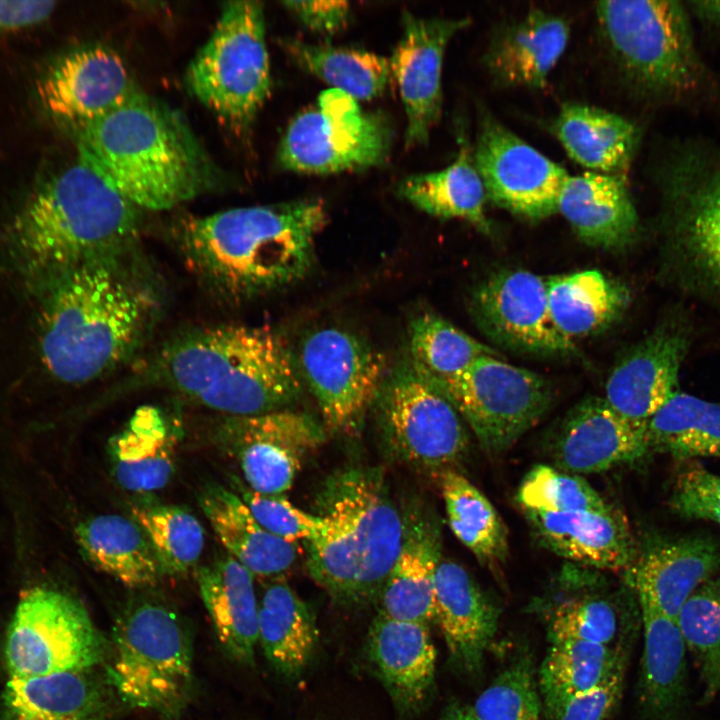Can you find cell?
Returning <instances> with one entry per match:
<instances>
[{"label":"cell","instance_id":"obj_7","mask_svg":"<svg viewBox=\"0 0 720 720\" xmlns=\"http://www.w3.org/2000/svg\"><path fill=\"white\" fill-rule=\"evenodd\" d=\"M595 11L622 77L639 98L720 117V74L696 45L685 2L601 1Z\"/></svg>","mask_w":720,"mask_h":720},{"label":"cell","instance_id":"obj_57","mask_svg":"<svg viewBox=\"0 0 720 720\" xmlns=\"http://www.w3.org/2000/svg\"><path fill=\"white\" fill-rule=\"evenodd\" d=\"M439 720H477L470 705L454 702L443 711Z\"/></svg>","mask_w":720,"mask_h":720},{"label":"cell","instance_id":"obj_45","mask_svg":"<svg viewBox=\"0 0 720 720\" xmlns=\"http://www.w3.org/2000/svg\"><path fill=\"white\" fill-rule=\"evenodd\" d=\"M131 514L146 534L162 575H182L196 565L204 530L193 514L175 505H135Z\"/></svg>","mask_w":720,"mask_h":720},{"label":"cell","instance_id":"obj_4","mask_svg":"<svg viewBox=\"0 0 720 720\" xmlns=\"http://www.w3.org/2000/svg\"><path fill=\"white\" fill-rule=\"evenodd\" d=\"M141 211L78 154L4 223L0 246L14 271L35 288L87 259L136 246Z\"/></svg>","mask_w":720,"mask_h":720},{"label":"cell","instance_id":"obj_51","mask_svg":"<svg viewBox=\"0 0 720 720\" xmlns=\"http://www.w3.org/2000/svg\"><path fill=\"white\" fill-rule=\"evenodd\" d=\"M626 660L596 689L569 702L556 720H607L619 703Z\"/></svg>","mask_w":720,"mask_h":720},{"label":"cell","instance_id":"obj_1","mask_svg":"<svg viewBox=\"0 0 720 720\" xmlns=\"http://www.w3.org/2000/svg\"><path fill=\"white\" fill-rule=\"evenodd\" d=\"M35 288L40 361L52 378L70 385L135 360L163 303L159 281L136 246L87 259Z\"/></svg>","mask_w":720,"mask_h":720},{"label":"cell","instance_id":"obj_46","mask_svg":"<svg viewBox=\"0 0 720 720\" xmlns=\"http://www.w3.org/2000/svg\"><path fill=\"white\" fill-rule=\"evenodd\" d=\"M687 650L697 661L704 685L703 699L720 691V576L699 586L675 619Z\"/></svg>","mask_w":720,"mask_h":720},{"label":"cell","instance_id":"obj_43","mask_svg":"<svg viewBox=\"0 0 720 720\" xmlns=\"http://www.w3.org/2000/svg\"><path fill=\"white\" fill-rule=\"evenodd\" d=\"M484 356L501 358L495 349L436 313H421L410 323L408 360L437 388Z\"/></svg>","mask_w":720,"mask_h":720},{"label":"cell","instance_id":"obj_39","mask_svg":"<svg viewBox=\"0 0 720 720\" xmlns=\"http://www.w3.org/2000/svg\"><path fill=\"white\" fill-rule=\"evenodd\" d=\"M624 644L552 640L538 672V689L549 720L572 700L599 687L625 661Z\"/></svg>","mask_w":720,"mask_h":720},{"label":"cell","instance_id":"obj_16","mask_svg":"<svg viewBox=\"0 0 720 720\" xmlns=\"http://www.w3.org/2000/svg\"><path fill=\"white\" fill-rule=\"evenodd\" d=\"M218 424V444L237 462L246 485L261 493L289 490L305 459L325 440L324 425L289 408L224 416Z\"/></svg>","mask_w":720,"mask_h":720},{"label":"cell","instance_id":"obj_30","mask_svg":"<svg viewBox=\"0 0 720 720\" xmlns=\"http://www.w3.org/2000/svg\"><path fill=\"white\" fill-rule=\"evenodd\" d=\"M440 561L438 525L423 513L405 516L401 548L379 596V614L423 624L434 619L435 574Z\"/></svg>","mask_w":720,"mask_h":720},{"label":"cell","instance_id":"obj_25","mask_svg":"<svg viewBox=\"0 0 720 720\" xmlns=\"http://www.w3.org/2000/svg\"><path fill=\"white\" fill-rule=\"evenodd\" d=\"M523 512L538 541L566 559L612 571L631 568L637 560L629 525L613 508L563 513Z\"/></svg>","mask_w":720,"mask_h":720},{"label":"cell","instance_id":"obj_13","mask_svg":"<svg viewBox=\"0 0 720 720\" xmlns=\"http://www.w3.org/2000/svg\"><path fill=\"white\" fill-rule=\"evenodd\" d=\"M386 447L421 470H447L467 449L462 417L407 359L388 370L375 401Z\"/></svg>","mask_w":720,"mask_h":720},{"label":"cell","instance_id":"obj_54","mask_svg":"<svg viewBox=\"0 0 720 720\" xmlns=\"http://www.w3.org/2000/svg\"><path fill=\"white\" fill-rule=\"evenodd\" d=\"M672 493L720 501V475L693 465L680 471Z\"/></svg>","mask_w":720,"mask_h":720},{"label":"cell","instance_id":"obj_12","mask_svg":"<svg viewBox=\"0 0 720 720\" xmlns=\"http://www.w3.org/2000/svg\"><path fill=\"white\" fill-rule=\"evenodd\" d=\"M391 140L384 115L363 111L357 100L331 88L289 123L278 161L286 170L317 175L367 169L386 161Z\"/></svg>","mask_w":720,"mask_h":720},{"label":"cell","instance_id":"obj_10","mask_svg":"<svg viewBox=\"0 0 720 720\" xmlns=\"http://www.w3.org/2000/svg\"><path fill=\"white\" fill-rule=\"evenodd\" d=\"M191 94L225 126L249 128L270 95V62L263 7L224 5L217 24L186 72Z\"/></svg>","mask_w":720,"mask_h":720},{"label":"cell","instance_id":"obj_23","mask_svg":"<svg viewBox=\"0 0 720 720\" xmlns=\"http://www.w3.org/2000/svg\"><path fill=\"white\" fill-rule=\"evenodd\" d=\"M648 452L646 425L626 420L596 396L570 409L553 445L556 467L576 475L601 473Z\"/></svg>","mask_w":720,"mask_h":720},{"label":"cell","instance_id":"obj_29","mask_svg":"<svg viewBox=\"0 0 720 720\" xmlns=\"http://www.w3.org/2000/svg\"><path fill=\"white\" fill-rule=\"evenodd\" d=\"M557 212L585 243L604 249L630 246L640 232L639 217L625 177L587 171L568 176Z\"/></svg>","mask_w":720,"mask_h":720},{"label":"cell","instance_id":"obj_34","mask_svg":"<svg viewBox=\"0 0 720 720\" xmlns=\"http://www.w3.org/2000/svg\"><path fill=\"white\" fill-rule=\"evenodd\" d=\"M199 502L228 555L253 576L278 578L293 567L297 544L265 530L235 491L211 485L203 490Z\"/></svg>","mask_w":720,"mask_h":720},{"label":"cell","instance_id":"obj_26","mask_svg":"<svg viewBox=\"0 0 720 720\" xmlns=\"http://www.w3.org/2000/svg\"><path fill=\"white\" fill-rule=\"evenodd\" d=\"M367 655L398 708L420 710L435 681L436 651L427 624L378 614L367 639Z\"/></svg>","mask_w":720,"mask_h":720},{"label":"cell","instance_id":"obj_18","mask_svg":"<svg viewBox=\"0 0 720 720\" xmlns=\"http://www.w3.org/2000/svg\"><path fill=\"white\" fill-rule=\"evenodd\" d=\"M470 313L493 342L541 356L577 355L575 342L555 327L548 307L546 278L527 270H502L472 292Z\"/></svg>","mask_w":720,"mask_h":720},{"label":"cell","instance_id":"obj_6","mask_svg":"<svg viewBox=\"0 0 720 720\" xmlns=\"http://www.w3.org/2000/svg\"><path fill=\"white\" fill-rule=\"evenodd\" d=\"M315 506L321 527L306 542L312 579L342 604L379 598L404 531L383 474L370 467L337 471L322 485Z\"/></svg>","mask_w":720,"mask_h":720},{"label":"cell","instance_id":"obj_48","mask_svg":"<svg viewBox=\"0 0 720 720\" xmlns=\"http://www.w3.org/2000/svg\"><path fill=\"white\" fill-rule=\"evenodd\" d=\"M517 500L522 510L541 512L612 509L580 475L548 465H536L526 474L520 484Z\"/></svg>","mask_w":720,"mask_h":720},{"label":"cell","instance_id":"obj_8","mask_svg":"<svg viewBox=\"0 0 720 720\" xmlns=\"http://www.w3.org/2000/svg\"><path fill=\"white\" fill-rule=\"evenodd\" d=\"M652 178L668 275L683 291L720 300V141L670 142Z\"/></svg>","mask_w":720,"mask_h":720},{"label":"cell","instance_id":"obj_33","mask_svg":"<svg viewBox=\"0 0 720 720\" xmlns=\"http://www.w3.org/2000/svg\"><path fill=\"white\" fill-rule=\"evenodd\" d=\"M176 424L160 408L144 405L109 440L113 475L122 488L148 493L168 484L179 442Z\"/></svg>","mask_w":720,"mask_h":720},{"label":"cell","instance_id":"obj_14","mask_svg":"<svg viewBox=\"0 0 720 720\" xmlns=\"http://www.w3.org/2000/svg\"><path fill=\"white\" fill-rule=\"evenodd\" d=\"M438 389L491 453L510 448L546 413L552 387L541 375L484 356Z\"/></svg>","mask_w":720,"mask_h":720},{"label":"cell","instance_id":"obj_49","mask_svg":"<svg viewBox=\"0 0 720 720\" xmlns=\"http://www.w3.org/2000/svg\"><path fill=\"white\" fill-rule=\"evenodd\" d=\"M619 614L605 597L584 595L566 599L552 611L548 635L552 640H579L611 646L619 632Z\"/></svg>","mask_w":720,"mask_h":720},{"label":"cell","instance_id":"obj_42","mask_svg":"<svg viewBox=\"0 0 720 720\" xmlns=\"http://www.w3.org/2000/svg\"><path fill=\"white\" fill-rule=\"evenodd\" d=\"M284 48L304 70L355 100L378 97L391 76L389 60L369 51L299 39L285 40Z\"/></svg>","mask_w":720,"mask_h":720},{"label":"cell","instance_id":"obj_37","mask_svg":"<svg viewBox=\"0 0 720 720\" xmlns=\"http://www.w3.org/2000/svg\"><path fill=\"white\" fill-rule=\"evenodd\" d=\"M80 552L97 570L136 589L155 585L162 573L154 550L132 518L104 514L87 518L74 529Z\"/></svg>","mask_w":720,"mask_h":720},{"label":"cell","instance_id":"obj_3","mask_svg":"<svg viewBox=\"0 0 720 720\" xmlns=\"http://www.w3.org/2000/svg\"><path fill=\"white\" fill-rule=\"evenodd\" d=\"M140 368L143 383L170 389L226 416L288 408L303 390L294 353L266 326L193 328L162 344Z\"/></svg>","mask_w":720,"mask_h":720},{"label":"cell","instance_id":"obj_53","mask_svg":"<svg viewBox=\"0 0 720 720\" xmlns=\"http://www.w3.org/2000/svg\"><path fill=\"white\" fill-rule=\"evenodd\" d=\"M55 6L54 1L0 0V36L41 24Z\"/></svg>","mask_w":720,"mask_h":720},{"label":"cell","instance_id":"obj_55","mask_svg":"<svg viewBox=\"0 0 720 720\" xmlns=\"http://www.w3.org/2000/svg\"><path fill=\"white\" fill-rule=\"evenodd\" d=\"M669 505L680 516L709 520L720 525V501L672 493Z\"/></svg>","mask_w":720,"mask_h":720},{"label":"cell","instance_id":"obj_44","mask_svg":"<svg viewBox=\"0 0 720 720\" xmlns=\"http://www.w3.org/2000/svg\"><path fill=\"white\" fill-rule=\"evenodd\" d=\"M441 489L450 529L484 563L503 561L508 554L505 524L488 498L466 477L445 470Z\"/></svg>","mask_w":720,"mask_h":720},{"label":"cell","instance_id":"obj_32","mask_svg":"<svg viewBox=\"0 0 720 720\" xmlns=\"http://www.w3.org/2000/svg\"><path fill=\"white\" fill-rule=\"evenodd\" d=\"M638 604L643 627L641 716L643 720H681L688 698L686 645L674 619L644 601Z\"/></svg>","mask_w":720,"mask_h":720},{"label":"cell","instance_id":"obj_40","mask_svg":"<svg viewBox=\"0 0 720 720\" xmlns=\"http://www.w3.org/2000/svg\"><path fill=\"white\" fill-rule=\"evenodd\" d=\"M397 192L429 215L462 219L484 233L490 232L485 213L486 191L473 151L464 137L457 157L449 166L440 171L408 176L398 184Z\"/></svg>","mask_w":720,"mask_h":720},{"label":"cell","instance_id":"obj_52","mask_svg":"<svg viewBox=\"0 0 720 720\" xmlns=\"http://www.w3.org/2000/svg\"><path fill=\"white\" fill-rule=\"evenodd\" d=\"M283 5L308 29L330 35L342 30L350 16L345 1H285Z\"/></svg>","mask_w":720,"mask_h":720},{"label":"cell","instance_id":"obj_50","mask_svg":"<svg viewBox=\"0 0 720 720\" xmlns=\"http://www.w3.org/2000/svg\"><path fill=\"white\" fill-rule=\"evenodd\" d=\"M235 492L243 500L255 520L271 534L290 543L312 539L321 520L316 514L305 512L293 505L283 494L255 491L235 479Z\"/></svg>","mask_w":720,"mask_h":720},{"label":"cell","instance_id":"obj_38","mask_svg":"<svg viewBox=\"0 0 720 720\" xmlns=\"http://www.w3.org/2000/svg\"><path fill=\"white\" fill-rule=\"evenodd\" d=\"M319 639L315 617L286 583L268 585L258 602V642L270 665L287 678L309 665Z\"/></svg>","mask_w":720,"mask_h":720},{"label":"cell","instance_id":"obj_36","mask_svg":"<svg viewBox=\"0 0 720 720\" xmlns=\"http://www.w3.org/2000/svg\"><path fill=\"white\" fill-rule=\"evenodd\" d=\"M546 286L551 319L573 342L613 326L631 303L624 283L596 269L548 277Z\"/></svg>","mask_w":720,"mask_h":720},{"label":"cell","instance_id":"obj_47","mask_svg":"<svg viewBox=\"0 0 720 720\" xmlns=\"http://www.w3.org/2000/svg\"><path fill=\"white\" fill-rule=\"evenodd\" d=\"M542 700L531 657L517 656L471 705L477 720H541Z\"/></svg>","mask_w":720,"mask_h":720},{"label":"cell","instance_id":"obj_17","mask_svg":"<svg viewBox=\"0 0 720 720\" xmlns=\"http://www.w3.org/2000/svg\"><path fill=\"white\" fill-rule=\"evenodd\" d=\"M473 158L487 200L531 221L557 213L567 172L487 111L479 119Z\"/></svg>","mask_w":720,"mask_h":720},{"label":"cell","instance_id":"obj_22","mask_svg":"<svg viewBox=\"0 0 720 720\" xmlns=\"http://www.w3.org/2000/svg\"><path fill=\"white\" fill-rule=\"evenodd\" d=\"M128 708L98 668L9 677L2 720H110Z\"/></svg>","mask_w":720,"mask_h":720},{"label":"cell","instance_id":"obj_15","mask_svg":"<svg viewBox=\"0 0 720 720\" xmlns=\"http://www.w3.org/2000/svg\"><path fill=\"white\" fill-rule=\"evenodd\" d=\"M297 362L324 428L357 432L388 373L384 355L348 330L324 327L304 337Z\"/></svg>","mask_w":720,"mask_h":720},{"label":"cell","instance_id":"obj_2","mask_svg":"<svg viewBox=\"0 0 720 720\" xmlns=\"http://www.w3.org/2000/svg\"><path fill=\"white\" fill-rule=\"evenodd\" d=\"M326 222L323 202L304 199L182 217L171 234L203 288L225 302L242 303L303 279Z\"/></svg>","mask_w":720,"mask_h":720},{"label":"cell","instance_id":"obj_41","mask_svg":"<svg viewBox=\"0 0 720 720\" xmlns=\"http://www.w3.org/2000/svg\"><path fill=\"white\" fill-rule=\"evenodd\" d=\"M650 451L679 460L720 457V402L679 390L648 420Z\"/></svg>","mask_w":720,"mask_h":720},{"label":"cell","instance_id":"obj_27","mask_svg":"<svg viewBox=\"0 0 720 720\" xmlns=\"http://www.w3.org/2000/svg\"><path fill=\"white\" fill-rule=\"evenodd\" d=\"M570 36L561 16L532 9L492 36L484 63L497 85L538 89L563 55Z\"/></svg>","mask_w":720,"mask_h":720},{"label":"cell","instance_id":"obj_11","mask_svg":"<svg viewBox=\"0 0 720 720\" xmlns=\"http://www.w3.org/2000/svg\"><path fill=\"white\" fill-rule=\"evenodd\" d=\"M109 655L110 639L78 599L46 586L21 594L5 640L9 677L99 668Z\"/></svg>","mask_w":720,"mask_h":720},{"label":"cell","instance_id":"obj_24","mask_svg":"<svg viewBox=\"0 0 720 720\" xmlns=\"http://www.w3.org/2000/svg\"><path fill=\"white\" fill-rule=\"evenodd\" d=\"M498 607L457 562L441 559L435 574L434 619L450 660L468 676L478 675L498 628Z\"/></svg>","mask_w":720,"mask_h":720},{"label":"cell","instance_id":"obj_20","mask_svg":"<svg viewBox=\"0 0 720 720\" xmlns=\"http://www.w3.org/2000/svg\"><path fill=\"white\" fill-rule=\"evenodd\" d=\"M138 91L120 55L101 45L66 54L37 86L44 110L75 129L109 113Z\"/></svg>","mask_w":720,"mask_h":720},{"label":"cell","instance_id":"obj_5","mask_svg":"<svg viewBox=\"0 0 720 720\" xmlns=\"http://www.w3.org/2000/svg\"><path fill=\"white\" fill-rule=\"evenodd\" d=\"M76 136L78 154L140 210L171 209L215 184V168L182 115L141 91Z\"/></svg>","mask_w":720,"mask_h":720},{"label":"cell","instance_id":"obj_21","mask_svg":"<svg viewBox=\"0 0 720 720\" xmlns=\"http://www.w3.org/2000/svg\"><path fill=\"white\" fill-rule=\"evenodd\" d=\"M468 24L465 18L424 19L408 12L403 16V33L389 62L407 118V147L426 144L440 118L445 50Z\"/></svg>","mask_w":720,"mask_h":720},{"label":"cell","instance_id":"obj_28","mask_svg":"<svg viewBox=\"0 0 720 720\" xmlns=\"http://www.w3.org/2000/svg\"><path fill=\"white\" fill-rule=\"evenodd\" d=\"M720 567V545L686 536L653 544L637 561L632 584L637 599L676 619L689 596Z\"/></svg>","mask_w":720,"mask_h":720},{"label":"cell","instance_id":"obj_9","mask_svg":"<svg viewBox=\"0 0 720 720\" xmlns=\"http://www.w3.org/2000/svg\"><path fill=\"white\" fill-rule=\"evenodd\" d=\"M122 703L181 720L194 686L189 627L166 602L151 596L131 599L118 613L110 655L102 667Z\"/></svg>","mask_w":720,"mask_h":720},{"label":"cell","instance_id":"obj_56","mask_svg":"<svg viewBox=\"0 0 720 720\" xmlns=\"http://www.w3.org/2000/svg\"><path fill=\"white\" fill-rule=\"evenodd\" d=\"M685 5L693 22L720 35V0L686 1Z\"/></svg>","mask_w":720,"mask_h":720},{"label":"cell","instance_id":"obj_19","mask_svg":"<svg viewBox=\"0 0 720 720\" xmlns=\"http://www.w3.org/2000/svg\"><path fill=\"white\" fill-rule=\"evenodd\" d=\"M691 327L680 313L669 317L633 345L611 371L603 397L626 420L646 425L678 391Z\"/></svg>","mask_w":720,"mask_h":720},{"label":"cell","instance_id":"obj_35","mask_svg":"<svg viewBox=\"0 0 720 720\" xmlns=\"http://www.w3.org/2000/svg\"><path fill=\"white\" fill-rule=\"evenodd\" d=\"M552 128L575 162L625 178L641 138L639 127L625 117L579 103L563 105Z\"/></svg>","mask_w":720,"mask_h":720},{"label":"cell","instance_id":"obj_31","mask_svg":"<svg viewBox=\"0 0 720 720\" xmlns=\"http://www.w3.org/2000/svg\"><path fill=\"white\" fill-rule=\"evenodd\" d=\"M202 601L218 642L234 662L253 666L258 642V601L254 576L230 555L196 573Z\"/></svg>","mask_w":720,"mask_h":720}]
</instances>
